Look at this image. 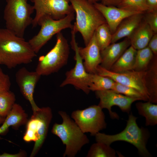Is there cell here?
<instances>
[{
    "mask_svg": "<svg viewBox=\"0 0 157 157\" xmlns=\"http://www.w3.org/2000/svg\"><path fill=\"white\" fill-rule=\"evenodd\" d=\"M28 41L6 28L0 29V65L12 69L31 62L36 56Z\"/></svg>",
    "mask_w": 157,
    "mask_h": 157,
    "instance_id": "cell-1",
    "label": "cell"
},
{
    "mask_svg": "<svg viewBox=\"0 0 157 157\" xmlns=\"http://www.w3.org/2000/svg\"><path fill=\"white\" fill-rule=\"evenodd\" d=\"M137 118L131 113L129 115L126 126L122 131L112 135L99 132L95 136L96 141L109 145L116 141H125L135 147L140 156L144 157L151 156L147 148L150 133L147 129L139 127L136 122Z\"/></svg>",
    "mask_w": 157,
    "mask_h": 157,
    "instance_id": "cell-2",
    "label": "cell"
},
{
    "mask_svg": "<svg viewBox=\"0 0 157 157\" xmlns=\"http://www.w3.org/2000/svg\"><path fill=\"white\" fill-rule=\"evenodd\" d=\"M76 21L72 30L81 35L85 46L88 43L97 27L106 23L104 17L88 0H70Z\"/></svg>",
    "mask_w": 157,
    "mask_h": 157,
    "instance_id": "cell-3",
    "label": "cell"
},
{
    "mask_svg": "<svg viewBox=\"0 0 157 157\" xmlns=\"http://www.w3.org/2000/svg\"><path fill=\"white\" fill-rule=\"evenodd\" d=\"M58 114L63 122L60 124L55 123L51 132L58 137L65 145L63 156L74 157L83 146L89 143V140L66 112L60 111Z\"/></svg>",
    "mask_w": 157,
    "mask_h": 157,
    "instance_id": "cell-4",
    "label": "cell"
},
{
    "mask_svg": "<svg viewBox=\"0 0 157 157\" xmlns=\"http://www.w3.org/2000/svg\"><path fill=\"white\" fill-rule=\"evenodd\" d=\"M6 2L3 15L6 28L23 38L26 29L32 22L33 6L27 0H6Z\"/></svg>",
    "mask_w": 157,
    "mask_h": 157,
    "instance_id": "cell-5",
    "label": "cell"
},
{
    "mask_svg": "<svg viewBox=\"0 0 157 157\" xmlns=\"http://www.w3.org/2000/svg\"><path fill=\"white\" fill-rule=\"evenodd\" d=\"M56 36L53 47L39 59L35 71L41 76L58 72L67 63L70 51L68 41L61 32Z\"/></svg>",
    "mask_w": 157,
    "mask_h": 157,
    "instance_id": "cell-6",
    "label": "cell"
},
{
    "mask_svg": "<svg viewBox=\"0 0 157 157\" xmlns=\"http://www.w3.org/2000/svg\"><path fill=\"white\" fill-rule=\"evenodd\" d=\"M52 117L51 108L49 107H43L33 112L31 119L26 123V129L23 139L27 142H35L30 157L34 156L42 145Z\"/></svg>",
    "mask_w": 157,
    "mask_h": 157,
    "instance_id": "cell-7",
    "label": "cell"
},
{
    "mask_svg": "<svg viewBox=\"0 0 157 157\" xmlns=\"http://www.w3.org/2000/svg\"><path fill=\"white\" fill-rule=\"evenodd\" d=\"M74 13H71L58 20L54 19L47 15L44 16L39 19L38 25L41 26L40 30L28 41L36 53L54 35L63 29H72L73 25L72 23L74 19Z\"/></svg>",
    "mask_w": 157,
    "mask_h": 157,
    "instance_id": "cell-8",
    "label": "cell"
},
{
    "mask_svg": "<svg viewBox=\"0 0 157 157\" xmlns=\"http://www.w3.org/2000/svg\"><path fill=\"white\" fill-rule=\"evenodd\" d=\"M102 109L98 105H92L81 110L73 111L71 114L73 119L84 133L95 135L106 127L105 116Z\"/></svg>",
    "mask_w": 157,
    "mask_h": 157,
    "instance_id": "cell-9",
    "label": "cell"
},
{
    "mask_svg": "<svg viewBox=\"0 0 157 157\" xmlns=\"http://www.w3.org/2000/svg\"><path fill=\"white\" fill-rule=\"evenodd\" d=\"M74 30H72V40L71 44L74 51V59L76 61L74 68L67 71L66 78L62 83L60 87H63L68 85L74 86L77 89L81 90L87 94L90 91L89 89L91 74L86 72L84 67L83 60L78 51V44L76 41L75 34Z\"/></svg>",
    "mask_w": 157,
    "mask_h": 157,
    "instance_id": "cell-10",
    "label": "cell"
},
{
    "mask_svg": "<svg viewBox=\"0 0 157 157\" xmlns=\"http://www.w3.org/2000/svg\"><path fill=\"white\" fill-rule=\"evenodd\" d=\"M147 70L144 71L131 70L115 72L105 69L99 65L97 73L107 77L115 82L133 88L140 92L147 99L149 98L146 81Z\"/></svg>",
    "mask_w": 157,
    "mask_h": 157,
    "instance_id": "cell-11",
    "label": "cell"
},
{
    "mask_svg": "<svg viewBox=\"0 0 157 157\" xmlns=\"http://www.w3.org/2000/svg\"><path fill=\"white\" fill-rule=\"evenodd\" d=\"M35 15L31 24L33 27L38 25V22L42 17L47 15L55 20L62 19L71 13H74L70 4V0H30Z\"/></svg>",
    "mask_w": 157,
    "mask_h": 157,
    "instance_id": "cell-12",
    "label": "cell"
},
{
    "mask_svg": "<svg viewBox=\"0 0 157 157\" xmlns=\"http://www.w3.org/2000/svg\"><path fill=\"white\" fill-rule=\"evenodd\" d=\"M96 97L99 99L98 105L102 109L108 110L109 115L112 119H119L118 115L111 110L112 106H118L123 112L129 113L131 106L138 99L126 96L116 92L112 90L95 91Z\"/></svg>",
    "mask_w": 157,
    "mask_h": 157,
    "instance_id": "cell-13",
    "label": "cell"
},
{
    "mask_svg": "<svg viewBox=\"0 0 157 157\" xmlns=\"http://www.w3.org/2000/svg\"><path fill=\"white\" fill-rule=\"evenodd\" d=\"M17 84L24 97L30 103L33 112L39 110V108L34 99L35 89L41 76L35 71H31L25 67L19 69L15 74Z\"/></svg>",
    "mask_w": 157,
    "mask_h": 157,
    "instance_id": "cell-14",
    "label": "cell"
},
{
    "mask_svg": "<svg viewBox=\"0 0 157 157\" xmlns=\"http://www.w3.org/2000/svg\"><path fill=\"white\" fill-rule=\"evenodd\" d=\"M79 53L83 60L85 69L90 74L97 73L98 66L101 62V50L97 41L94 33L84 47H78Z\"/></svg>",
    "mask_w": 157,
    "mask_h": 157,
    "instance_id": "cell-15",
    "label": "cell"
},
{
    "mask_svg": "<svg viewBox=\"0 0 157 157\" xmlns=\"http://www.w3.org/2000/svg\"><path fill=\"white\" fill-rule=\"evenodd\" d=\"M93 4L104 17L112 34L125 19L133 15L141 13L125 10L115 6H106L98 2Z\"/></svg>",
    "mask_w": 157,
    "mask_h": 157,
    "instance_id": "cell-16",
    "label": "cell"
},
{
    "mask_svg": "<svg viewBox=\"0 0 157 157\" xmlns=\"http://www.w3.org/2000/svg\"><path fill=\"white\" fill-rule=\"evenodd\" d=\"M130 45V42L128 38L117 43H111L101 51V61L100 66L110 70L113 64Z\"/></svg>",
    "mask_w": 157,
    "mask_h": 157,
    "instance_id": "cell-17",
    "label": "cell"
},
{
    "mask_svg": "<svg viewBox=\"0 0 157 157\" xmlns=\"http://www.w3.org/2000/svg\"><path fill=\"white\" fill-rule=\"evenodd\" d=\"M143 14H135L124 19L112 34L111 43L116 42L123 38H128L142 21L144 17Z\"/></svg>",
    "mask_w": 157,
    "mask_h": 157,
    "instance_id": "cell-18",
    "label": "cell"
},
{
    "mask_svg": "<svg viewBox=\"0 0 157 157\" xmlns=\"http://www.w3.org/2000/svg\"><path fill=\"white\" fill-rule=\"evenodd\" d=\"M154 34L149 25L144 20L141 22L128 38L130 41L131 46L138 50L147 47Z\"/></svg>",
    "mask_w": 157,
    "mask_h": 157,
    "instance_id": "cell-19",
    "label": "cell"
},
{
    "mask_svg": "<svg viewBox=\"0 0 157 157\" xmlns=\"http://www.w3.org/2000/svg\"><path fill=\"white\" fill-rule=\"evenodd\" d=\"M27 115L22 106L15 103L0 127V135L5 133L10 126L18 127L27 123Z\"/></svg>",
    "mask_w": 157,
    "mask_h": 157,
    "instance_id": "cell-20",
    "label": "cell"
},
{
    "mask_svg": "<svg viewBox=\"0 0 157 157\" xmlns=\"http://www.w3.org/2000/svg\"><path fill=\"white\" fill-rule=\"evenodd\" d=\"M137 50L131 46L113 64L109 70L121 72L133 70Z\"/></svg>",
    "mask_w": 157,
    "mask_h": 157,
    "instance_id": "cell-21",
    "label": "cell"
},
{
    "mask_svg": "<svg viewBox=\"0 0 157 157\" xmlns=\"http://www.w3.org/2000/svg\"><path fill=\"white\" fill-rule=\"evenodd\" d=\"M139 115L145 119L146 126H153L157 124V105L149 101L139 102L135 104Z\"/></svg>",
    "mask_w": 157,
    "mask_h": 157,
    "instance_id": "cell-22",
    "label": "cell"
},
{
    "mask_svg": "<svg viewBox=\"0 0 157 157\" xmlns=\"http://www.w3.org/2000/svg\"><path fill=\"white\" fill-rule=\"evenodd\" d=\"M147 69L146 81L149 94L148 101L157 103V62L156 58Z\"/></svg>",
    "mask_w": 157,
    "mask_h": 157,
    "instance_id": "cell-23",
    "label": "cell"
},
{
    "mask_svg": "<svg viewBox=\"0 0 157 157\" xmlns=\"http://www.w3.org/2000/svg\"><path fill=\"white\" fill-rule=\"evenodd\" d=\"M153 56V53L148 46L137 50L133 70L139 71L146 70Z\"/></svg>",
    "mask_w": 157,
    "mask_h": 157,
    "instance_id": "cell-24",
    "label": "cell"
},
{
    "mask_svg": "<svg viewBox=\"0 0 157 157\" xmlns=\"http://www.w3.org/2000/svg\"><path fill=\"white\" fill-rule=\"evenodd\" d=\"M115 82L110 78L98 74H91L89 89L96 91L112 90Z\"/></svg>",
    "mask_w": 157,
    "mask_h": 157,
    "instance_id": "cell-25",
    "label": "cell"
},
{
    "mask_svg": "<svg viewBox=\"0 0 157 157\" xmlns=\"http://www.w3.org/2000/svg\"><path fill=\"white\" fill-rule=\"evenodd\" d=\"M116 151L110 145L100 142L92 144L89 150L87 157H115Z\"/></svg>",
    "mask_w": 157,
    "mask_h": 157,
    "instance_id": "cell-26",
    "label": "cell"
},
{
    "mask_svg": "<svg viewBox=\"0 0 157 157\" xmlns=\"http://www.w3.org/2000/svg\"><path fill=\"white\" fill-rule=\"evenodd\" d=\"M94 34L101 51L111 43L112 34L106 23L99 26L96 30Z\"/></svg>",
    "mask_w": 157,
    "mask_h": 157,
    "instance_id": "cell-27",
    "label": "cell"
},
{
    "mask_svg": "<svg viewBox=\"0 0 157 157\" xmlns=\"http://www.w3.org/2000/svg\"><path fill=\"white\" fill-rule=\"evenodd\" d=\"M15 94L10 90L0 94V116L6 117L15 101Z\"/></svg>",
    "mask_w": 157,
    "mask_h": 157,
    "instance_id": "cell-28",
    "label": "cell"
},
{
    "mask_svg": "<svg viewBox=\"0 0 157 157\" xmlns=\"http://www.w3.org/2000/svg\"><path fill=\"white\" fill-rule=\"evenodd\" d=\"M117 7L142 13L148 10L147 0H122Z\"/></svg>",
    "mask_w": 157,
    "mask_h": 157,
    "instance_id": "cell-29",
    "label": "cell"
},
{
    "mask_svg": "<svg viewBox=\"0 0 157 157\" xmlns=\"http://www.w3.org/2000/svg\"><path fill=\"white\" fill-rule=\"evenodd\" d=\"M112 90L129 97L138 99L139 100L148 101L146 98L136 89L115 82Z\"/></svg>",
    "mask_w": 157,
    "mask_h": 157,
    "instance_id": "cell-30",
    "label": "cell"
},
{
    "mask_svg": "<svg viewBox=\"0 0 157 157\" xmlns=\"http://www.w3.org/2000/svg\"><path fill=\"white\" fill-rule=\"evenodd\" d=\"M144 21L148 24L154 34L157 32V11L147 12Z\"/></svg>",
    "mask_w": 157,
    "mask_h": 157,
    "instance_id": "cell-31",
    "label": "cell"
},
{
    "mask_svg": "<svg viewBox=\"0 0 157 157\" xmlns=\"http://www.w3.org/2000/svg\"><path fill=\"white\" fill-rule=\"evenodd\" d=\"M11 83L9 76L0 67V94L10 90Z\"/></svg>",
    "mask_w": 157,
    "mask_h": 157,
    "instance_id": "cell-32",
    "label": "cell"
},
{
    "mask_svg": "<svg viewBox=\"0 0 157 157\" xmlns=\"http://www.w3.org/2000/svg\"><path fill=\"white\" fill-rule=\"evenodd\" d=\"M147 46L150 49L154 55L157 54V34H154L149 41Z\"/></svg>",
    "mask_w": 157,
    "mask_h": 157,
    "instance_id": "cell-33",
    "label": "cell"
},
{
    "mask_svg": "<svg viewBox=\"0 0 157 157\" xmlns=\"http://www.w3.org/2000/svg\"><path fill=\"white\" fill-rule=\"evenodd\" d=\"M148 10L147 12L157 11V0H147Z\"/></svg>",
    "mask_w": 157,
    "mask_h": 157,
    "instance_id": "cell-34",
    "label": "cell"
},
{
    "mask_svg": "<svg viewBox=\"0 0 157 157\" xmlns=\"http://www.w3.org/2000/svg\"><path fill=\"white\" fill-rule=\"evenodd\" d=\"M122 0H100L102 4L108 6H116L122 1Z\"/></svg>",
    "mask_w": 157,
    "mask_h": 157,
    "instance_id": "cell-35",
    "label": "cell"
},
{
    "mask_svg": "<svg viewBox=\"0 0 157 157\" xmlns=\"http://www.w3.org/2000/svg\"><path fill=\"white\" fill-rule=\"evenodd\" d=\"M24 156V152L22 151L15 154L4 153L0 155V157H21Z\"/></svg>",
    "mask_w": 157,
    "mask_h": 157,
    "instance_id": "cell-36",
    "label": "cell"
},
{
    "mask_svg": "<svg viewBox=\"0 0 157 157\" xmlns=\"http://www.w3.org/2000/svg\"><path fill=\"white\" fill-rule=\"evenodd\" d=\"M5 117L0 116V125L2 124L4 121Z\"/></svg>",
    "mask_w": 157,
    "mask_h": 157,
    "instance_id": "cell-37",
    "label": "cell"
},
{
    "mask_svg": "<svg viewBox=\"0 0 157 157\" xmlns=\"http://www.w3.org/2000/svg\"><path fill=\"white\" fill-rule=\"evenodd\" d=\"M90 2L93 3H95L97 2L98 1H100V0H88Z\"/></svg>",
    "mask_w": 157,
    "mask_h": 157,
    "instance_id": "cell-38",
    "label": "cell"
}]
</instances>
